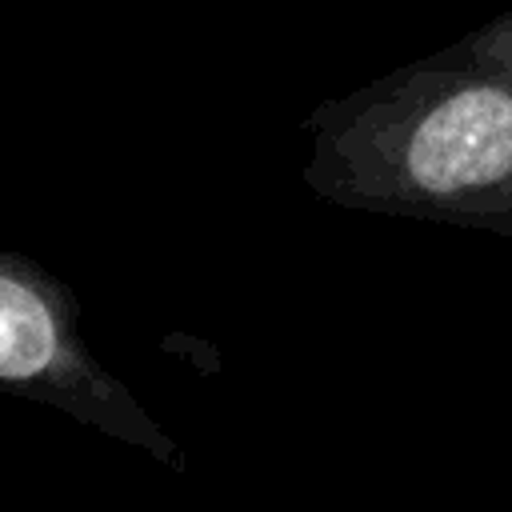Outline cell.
<instances>
[{
  "label": "cell",
  "mask_w": 512,
  "mask_h": 512,
  "mask_svg": "<svg viewBox=\"0 0 512 512\" xmlns=\"http://www.w3.org/2000/svg\"><path fill=\"white\" fill-rule=\"evenodd\" d=\"M360 128L380 204L512 240V8L408 68Z\"/></svg>",
  "instance_id": "cell-1"
},
{
  "label": "cell",
  "mask_w": 512,
  "mask_h": 512,
  "mask_svg": "<svg viewBox=\"0 0 512 512\" xmlns=\"http://www.w3.org/2000/svg\"><path fill=\"white\" fill-rule=\"evenodd\" d=\"M56 352L52 316L28 288L0 280V376L24 380L36 376Z\"/></svg>",
  "instance_id": "cell-2"
}]
</instances>
